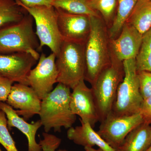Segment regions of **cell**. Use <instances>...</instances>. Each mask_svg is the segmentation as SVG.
I'll use <instances>...</instances> for the list:
<instances>
[{"mask_svg": "<svg viewBox=\"0 0 151 151\" xmlns=\"http://www.w3.org/2000/svg\"><path fill=\"white\" fill-rule=\"evenodd\" d=\"M137 71L151 72V28L143 35L140 48L136 58Z\"/></svg>", "mask_w": 151, "mask_h": 151, "instance_id": "cell-23", "label": "cell"}, {"mask_svg": "<svg viewBox=\"0 0 151 151\" xmlns=\"http://www.w3.org/2000/svg\"><path fill=\"white\" fill-rule=\"evenodd\" d=\"M58 24L63 41L84 44L91 28L90 17L56 9Z\"/></svg>", "mask_w": 151, "mask_h": 151, "instance_id": "cell-10", "label": "cell"}, {"mask_svg": "<svg viewBox=\"0 0 151 151\" xmlns=\"http://www.w3.org/2000/svg\"><path fill=\"white\" fill-rule=\"evenodd\" d=\"M6 103L25 120H29L40 111L41 100L32 87L26 84H13Z\"/></svg>", "mask_w": 151, "mask_h": 151, "instance_id": "cell-12", "label": "cell"}, {"mask_svg": "<svg viewBox=\"0 0 151 151\" xmlns=\"http://www.w3.org/2000/svg\"><path fill=\"white\" fill-rule=\"evenodd\" d=\"M124 75L123 62L112 54L111 63L98 76L91 88L99 122L103 121L112 111Z\"/></svg>", "mask_w": 151, "mask_h": 151, "instance_id": "cell-4", "label": "cell"}, {"mask_svg": "<svg viewBox=\"0 0 151 151\" xmlns=\"http://www.w3.org/2000/svg\"><path fill=\"white\" fill-rule=\"evenodd\" d=\"M138 0H118V8L115 19L108 28L110 39L119 36L127 22Z\"/></svg>", "mask_w": 151, "mask_h": 151, "instance_id": "cell-20", "label": "cell"}, {"mask_svg": "<svg viewBox=\"0 0 151 151\" xmlns=\"http://www.w3.org/2000/svg\"><path fill=\"white\" fill-rule=\"evenodd\" d=\"M14 82L0 76V102H6Z\"/></svg>", "mask_w": 151, "mask_h": 151, "instance_id": "cell-27", "label": "cell"}, {"mask_svg": "<svg viewBox=\"0 0 151 151\" xmlns=\"http://www.w3.org/2000/svg\"><path fill=\"white\" fill-rule=\"evenodd\" d=\"M151 145V126L143 123L130 132L116 151H146Z\"/></svg>", "mask_w": 151, "mask_h": 151, "instance_id": "cell-17", "label": "cell"}, {"mask_svg": "<svg viewBox=\"0 0 151 151\" xmlns=\"http://www.w3.org/2000/svg\"><path fill=\"white\" fill-rule=\"evenodd\" d=\"M27 6L31 7L38 5L52 6L53 0H20Z\"/></svg>", "mask_w": 151, "mask_h": 151, "instance_id": "cell-29", "label": "cell"}, {"mask_svg": "<svg viewBox=\"0 0 151 151\" xmlns=\"http://www.w3.org/2000/svg\"><path fill=\"white\" fill-rule=\"evenodd\" d=\"M27 13L16 0H0V29L21 21Z\"/></svg>", "mask_w": 151, "mask_h": 151, "instance_id": "cell-19", "label": "cell"}, {"mask_svg": "<svg viewBox=\"0 0 151 151\" xmlns=\"http://www.w3.org/2000/svg\"><path fill=\"white\" fill-rule=\"evenodd\" d=\"M146 151H151V145L149 147V148L147 149V150Z\"/></svg>", "mask_w": 151, "mask_h": 151, "instance_id": "cell-31", "label": "cell"}, {"mask_svg": "<svg viewBox=\"0 0 151 151\" xmlns=\"http://www.w3.org/2000/svg\"><path fill=\"white\" fill-rule=\"evenodd\" d=\"M124 78L117 90L111 113L117 116L139 113L143 99L139 91L136 59L123 62Z\"/></svg>", "mask_w": 151, "mask_h": 151, "instance_id": "cell-6", "label": "cell"}, {"mask_svg": "<svg viewBox=\"0 0 151 151\" xmlns=\"http://www.w3.org/2000/svg\"><path fill=\"white\" fill-rule=\"evenodd\" d=\"M90 7L97 12L107 27H110L116 17L118 0H88Z\"/></svg>", "mask_w": 151, "mask_h": 151, "instance_id": "cell-22", "label": "cell"}, {"mask_svg": "<svg viewBox=\"0 0 151 151\" xmlns=\"http://www.w3.org/2000/svg\"><path fill=\"white\" fill-rule=\"evenodd\" d=\"M0 144L7 151H19L10 134L7 119L4 112L0 109Z\"/></svg>", "mask_w": 151, "mask_h": 151, "instance_id": "cell-24", "label": "cell"}, {"mask_svg": "<svg viewBox=\"0 0 151 151\" xmlns=\"http://www.w3.org/2000/svg\"><path fill=\"white\" fill-rule=\"evenodd\" d=\"M52 6L73 14L89 16L101 17L100 14L90 7L88 0H53Z\"/></svg>", "mask_w": 151, "mask_h": 151, "instance_id": "cell-21", "label": "cell"}, {"mask_svg": "<svg viewBox=\"0 0 151 151\" xmlns=\"http://www.w3.org/2000/svg\"><path fill=\"white\" fill-rule=\"evenodd\" d=\"M70 88L58 83L52 92L41 100L39 115L45 132L51 129L61 132L63 127L68 129L76 120L70 106Z\"/></svg>", "mask_w": 151, "mask_h": 151, "instance_id": "cell-2", "label": "cell"}, {"mask_svg": "<svg viewBox=\"0 0 151 151\" xmlns=\"http://www.w3.org/2000/svg\"><path fill=\"white\" fill-rule=\"evenodd\" d=\"M34 21L27 13L21 21L0 29V53H28L38 60L40 43L34 31Z\"/></svg>", "mask_w": 151, "mask_h": 151, "instance_id": "cell-3", "label": "cell"}, {"mask_svg": "<svg viewBox=\"0 0 151 151\" xmlns=\"http://www.w3.org/2000/svg\"><path fill=\"white\" fill-rule=\"evenodd\" d=\"M0 109L6 116L9 129L17 128L27 138L28 151H42L41 146L36 141V135L38 130L42 126L40 120L32 124L28 123L17 113L16 111L6 102H0Z\"/></svg>", "mask_w": 151, "mask_h": 151, "instance_id": "cell-15", "label": "cell"}, {"mask_svg": "<svg viewBox=\"0 0 151 151\" xmlns=\"http://www.w3.org/2000/svg\"><path fill=\"white\" fill-rule=\"evenodd\" d=\"M42 137L43 139L39 143L42 151H56L61 144V139L54 135L45 132L42 133Z\"/></svg>", "mask_w": 151, "mask_h": 151, "instance_id": "cell-26", "label": "cell"}, {"mask_svg": "<svg viewBox=\"0 0 151 151\" xmlns=\"http://www.w3.org/2000/svg\"><path fill=\"white\" fill-rule=\"evenodd\" d=\"M144 122L139 113L117 116L111 113L101 122L97 133L109 146L116 150L128 134Z\"/></svg>", "mask_w": 151, "mask_h": 151, "instance_id": "cell-8", "label": "cell"}, {"mask_svg": "<svg viewBox=\"0 0 151 151\" xmlns=\"http://www.w3.org/2000/svg\"><path fill=\"white\" fill-rule=\"evenodd\" d=\"M80 121L81 126L71 127L68 130L67 136L69 140L84 147L97 146L105 151H116L95 132L89 123Z\"/></svg>", "mask_w": 151, "mask_h": 151, "instance_id": "cell-16", "label": "cell"}, {"mask_svg": "<svg viewBox=\"0 0 151 151\" xmlns=\"http://www.w3.org/2000/svg\"><path fill=\"white\" fill-rule=\"evenodd\" d=\"M55 64L58 72V83L73 89L85 78L84 44L63 41L56 57Z\"/></svg>", "mask_w": 151, "mask_h": 151, "instance_id": "cell-5", "label": "cell"}, {"mask_svg": "<svg viewBox=\"0 0 151 151\" xmlns=\"http://www.w3.org/2000/svg\"><path fill=\"white\" fill-rule=\"evenodd\" d=\"M84 148L85 151H105L100 148L97 150V149H94L93 147H85Z\"/></svg>", "mask_w": 151, "mask_h": 151, "instance_id": "cell-30", "label": "cell"}, {"mask_svg": "<svg viewBox=\"0 0 151 151\" xmlns=\"http://www.w3.org/2000/svg\"><path fill=\"white\" fill-rule=\"evenodd\" d=\"M139 91L143 100L151 95V72L137 71Z\"/></svg>", "mask_w": 151, "mask_h": 151, "instance_id": "cell-25", "label": "cell"}, {"mask_svg": "<svg viewBox=\"0 0 151 151\" xmlns=\"http://www.w3.org/2000/svg\"><path fill=\"white\" fill-rule=\"evenodd\" d=\"M37 61L28 53H0V76L14 83L27 85V76Z\"/></svg>", "mask_w": 151, "mask_h": 151, "instance_id": "cell-11", "label": "cell"}, {"mask_svg": "<svg viewBox=\"0 0 151 151\" xmlns=\"http://www.w3.org/2000/svg\"><path fill=\"white\" fill-rule=\"evenodd\" d=\"M80 81L72 89L70 96V106L72 113L78 115L79 120L89 123L92 127L99 122L92 89Z\"/></svg>", "mask_w": 151, "mask_h": 151, "instance_id": "cell-13", "label": "cell"}, {"mask_svg": "<svg viewBox=\"0 0 151 151\" xmlns=\"http://www.w3.org/2000/svg\"><path fill=\"white\" fill-rule=\"evenodd\" d=\"M143 35L134 27L126 23L119 36L110 39L112 54L121 62L136 59L140 48Z\"/></svg>", "mask_w": 151, "mask_h": 151, "instance_id": "cell-14", "label": "cell"}, {"mask_svg": "<svg viewBox=\"0 0 151 151\" xmlns=\"http://www.w3.org/2000/svg\"><path fill=\"white\" fill-rule=\"evenodd\" d=\"M91 28L84 44L86 70L84 80L91 85L111 63L112 53L108 29L101 17L91 16Z\"/></svg>", "mask_w": 151, "mask_h": 151, "instance_id": "cell-1", "label": "cell"}, {"mask_svg": "<svg viewBox=\"0 0 151 151\" xmlns=\"http://www.w3.org/2000/svg\"><path fill=\"white\" fill-rule=\"evenodd\" d=\"M56 151H68L66 150H58Z\"/></svg>", "mask_w": 151, "mask_h": 151, "instance_id": "cell-32", "label": "cell"}, {"mask_svg": "<svg viewBox=\"0 0 151 151\" xmlns=\"http://www.w3.org/2000/svg\"><path fill=\"white\" fill-rule=\"evenodd\" d=\"M142 35L151 28V0H138L127 22Z\"/></svg>", "mask_w": 151, "mask_h": 151, "instance_id": "cell-18", "label": "cell"}, {"mask_svg": "<svg viewBox=\"0 0 151 151\" xmlns=\"http://www.w3.org/2000/svg\"><path fill=\"white\" fill-rule=\"evenodd\" d=\"M139 113L142 117L144 122L151 124V95L145 100H143Z\"/></svg>", "mask_w": 151, "mask_h": 151, "instance_id": "cell-28", "label": "cell"}, {"mask_svg": "<svg viewBox=\"0 0 151 151\" xmlns=\"http://www.w3.org/2000/svg\"><path fill=\"white\" fill-rule=\"evenodd\" d=\"M0 151H2L1 149V147H0Z\"/></svg>", "mask_w": 151, "mask_h": 151, "instance_id": "cell-33", "label": "cell"}, {"mask_svg": "<svg viewBox=\"0 0 151 151\" xmlns=\"http://www.w3.org/2000/svg\"><path fill=\"white\" fill-rule=\"evenodd\" d=\"M56 57L53 52L48 56L42 53L37 65L27 76V85L32 88L41 100L52 91L55 84L58 83Z\"/></svg>", "mask_w": 151, "mask_h": 151, "instance_id": "cell-9", "label": "cell"}, {"mask_svg": "<svg viewBox=\"0 0 151 151\" xmlns=\"http://www.w3.org/2000/svg\"><path fill=\"white\" fill-rule=\"evenodd\" d=\"M16 1L33 18L36 25V35L40 41L39 51L46 46L57 56L63 40L58 29L55 9L52 6H27L20 0Z\"/></svg>", "mask_w": 151, "mask_h": 151, "instance_id": "cell-7", "label": "cell"}]
</instances>
